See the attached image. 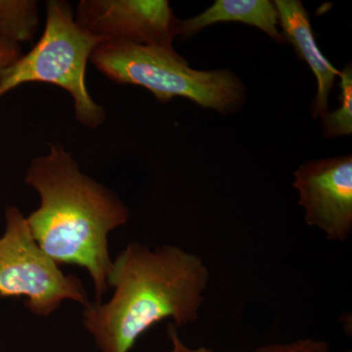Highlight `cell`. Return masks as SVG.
I'll list each match as a JSON object with an SVG mask.
<instances>
[{"label": "cell", "mask_w": 352, "mask_h": 352, "mask_svg": "<svg viewBox=\"0 0 352 352\" xmlns=\"http://www.w3.org/2000/svg\"><path fill=\"white\" fill-rule=\"evenodd\" d=\"M210 279L207 264L198 254L177 245L151 250L129 243L109 271L112 298L88 303L83 326L100 352H129L160 322L173 319L180 327L198 320Z\"/></svg>", "instance_id": "obj_1"}, {"label": "cell", "mask_w": 352, "mask_h": 352, "mask_svg": "<svg viewBox=\"0 0 352 352\" xmlns=\"http://www.w3.org/2000/svg\"><path fill=\"white\" fill-rule=\"evenodd\" d=\"M25 182L41 198L25 217L32 237L58 265L85 268L95 302H103L113 261L108 236L129 222V208L117 193L82 173L60 143H50L47 154L32 160Z\"/></svg>", "instance_id": "obj_2"}, {"label": "cell", "mask_w": 352, "mask_h": 352, "mask_svg": "<svg viewBox=\"0 0 352 352\" xmlns=\"http://www.w3.org/2000/svg\"><path fill=\"white\" fill-rule=\"evenodd\" d=\"M90 61L113 82L144 87L161 103L182 97L228 115L239 111L247 98V88L232 72L192 69L173 47L106 41Z\"/></svg>", "instance_id": "obj_3"}, {"label": "cell", "mask_w": 352, "mask_h": 352, "mask_svg": "<svg viewBox=\"0 0 352 352\" xmlns=\"http://www.w3.org/2000/svg\"><path fill=\"white\" fill-rule=\"evenodd\" d=\"M45 7V28L38 43L0 73V98L24 83H51L71 95L78 122L96 129L105 122L106 112L89 94L85 72L92 52L106 39L80 27L69 2L47 0Z\"/></svg>", "instance_id": "obj_4"}, {"label": "cell", "mask_w": 352, "mask_h": 352, "mask_svg": "<svg viewBox=\"0 0 352 352\" xmlns=\"http://www.w3.org/2000/svg\"><path fill=\"white\" fill-rule=\"evenodd\" d=\"M6 223L0 237V298H25L28 309L44 318L65 300L87 307L90 302L82 280L65 274L41 250L19 208H6Z\"/></svg>", "instance_id": "obj_5"}, {"label": "cell", "mask_w": 352, "mask_h": 352, "mask_svg": "<svg viewBox=\"0 0 352 352\" xmlns=\"http://www.w3.org/2000/svg\"><path fill=\"white\" fill-rule=\"evenodd\" d=\"M76 23L98 38L173 47L180 20L166 0H82Z\"/></svg>", "instance_id": "obj_6"}, {"label": "cell", "mask_w": 352, "mask_h": 352, "mask_svg": "<svg viewBox=\"0 0 352 352\" xmlns=\"http://www.w3.org/2000/svg\"><path fill=\"white\" fill-rule=\"evenodd\" d=\"M294 176L307 226L325 233L329 241H346L352 231L351 155L308 161Z\"/></svg>", "instance_id": "obj_7"}, {"label": "cell", "mask_w": 352, "mask_h": 352, "mask_svg": "<svg viewBox=\"0 0 352 352\" xmlns=\"http://www.w3.org/2000/svg\"><path fill=\"white\" fill-rule=\"evenodd\" d=\"M274 4L285 43L293 46L298 59L309 66L316 78L317 94L312 104V116L314 119L324 117L329 113V96L336 78L340 76V71L322 54L312 30L309 14L302 2L276 0Z\"/></svg>", "instance_id": "obj_8"}, {"label": "cell", "mask_w": 352, "mask_h": 352, "mask_svg": "<svg viewBox=\"0 0 352 352\" xmlns=\"http://www.w3.org/2000/svg\"><path fill=\"white\" fill-rule=\"evenodd\" d=\"M219 23H243L258 28L277 43L285 41L279 28L274 1L270 0H217L203 13L179 22V36L188 38Z\"/></svg>", "instance_id": "obj_9"}, {"label": "cell", "mask_w": 352, "mask_h": 352, "mask_svg": "<svg viewBox=\"0 0 352 352\" xmlns=\"http://www.w3.org/2000/svg\"><path fill=\"white\" fill-rule=\"evenodd\" d=\"M38 23V1L0 0V38L18 44L31 41Z\"/></svg>", "instance_id": "obj_10"}, {"label": "cell", "mask_w": 352, "mask_h": 352, "mask_svg": "<svg viewBox=\"0 0 352 352\" xmlns=\"http://www.w3.org/2000/svg\"><path fill=\"white\" fill-rule=\"evenodd\" d=\"M342 104L337 110L322 117V131L325 138H337L352 133V68L349 63L340 71Z\"/></svg>", "instance_id": "obj_11"}, {"label": "cell", "mask_w": 352, "mask_h": 352, "mask_svg": "<svg viewBox=\"0 0 352 352\" xmlns=\"http://www.w3.org/2000/svg\"><path fill=\"white\" fill-rule=\"evenodd\" d=\"M251 352H331L327 342L314 339H300L289 342L265 344Z\"/></svg>", "instance_id": "obj_12"}, {"label": "cell", "mask_w": 352, "mask_h": 352, "mask_svg": "<svg viewBox=\"0 0 352 352\" xmlns=\"http://www.w3.org/2000/svg\"><path fill=\"white\" fill-rule=\"evenodd\" d=\"M20 44L0 38V73L22 56Z\"/></svg>", "instance_id": "obj_13"}, {"label": "cell", "mask_w": 352, "mask_h": 352, "mask_svg": "<svg viewBox=\"0 0 352 352\" xmlns=\"http://www.w3.org/2000/svg\"><path fill=\"white\" fill-rule=\"evenodd\" d=\"M168 337L170 342V349L166 352H217L210 347L200 346L193 349L185 344L178 335L177 327L173 323L168 324Z\"/></svg>", "instance_id": "obj_14"}]
</instances>
